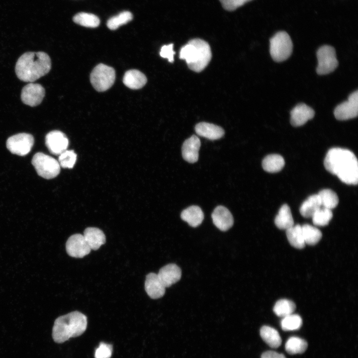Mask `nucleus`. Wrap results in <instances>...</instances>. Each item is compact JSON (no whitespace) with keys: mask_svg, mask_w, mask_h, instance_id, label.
<instances>
[{"mask_svg":"<svg viewBox=\"0 0 358 358\" xmlns=\"http://www.w3.org/2000/svg\"><path fill=\"white\" fill-rule=\"evenodd\" d=\"M87 318L76 311L58 317L52 329V338L55 342L63 343L69 339L81 336L87 327Z\"/></svg>","mask_w":358,"mask_h":358,"instance_id":"3","label":"nucleus"},{"mask_svg":"<svg viewBox=\"0 0 358 358\" xmlns=\"http://www.w3.org/2000/svg\"><path fill=\"white\" fill-rule=\"evenodd\" d=\"M316 56L318 60L316 72L319 75L332 73L339 65L335 50L331 46L326 45L320 47L317 51Z\"/></svg>","mask_w":358,"mask_h":358,"instance_id":"8","label":"nucleus"},{"mask_svg":"<svg viewBox=\"0 0 358 358\" xmlns=\"http://www.w3.org/2000/svg\"><path fill=\"white\" fill-rule=\"evenodd\" d=\"M66 249L71 257L82 258L91 250L83 235L76 234L70 236L66 244Z\"/></svg>","mask_w":358,"mask_h":358,"instance_id":"11","label":"nucleus"},{"mask_svg":"<svg viewBox=\"0 0 358 358\" xmlns=\"http://www.w3.org/2000/svg\"><path fill=\"white\" fill-rule=\"evenodd\" d=\"M333 217L331 209L321 207L312 216V222L315 225L324 226L328 225Z\"/></svg>","mask_w":358,"mask_h":358,"instance_id":"34","label":"nucleus"},{"mask_svg":"<svg viewBox=\"0 0 358 358\" xmlns=\"http://www.w3.org/2000/svg\"><path fill=\"white\" fill-rule=\"evenodd\" d=\"M112 353L111 345L100 343L99 347L95 350V358H110Z\"/></svg>","mask_w":358,"mask_h":358,"instance_id":"37","label":"nucleus"},{"mask_svg":"<svg viewBox=\"0 0 358 358\" xmlns=\"http://www.w3.org/2000/svg\"><path fill=\"white\" fill-rule=\"evenodd\" d=\"M261 358H286L284 355L274 351H267L262 354Z\"/></svg>","mask_w":358,"mask_h":358,"instance_id":"40","label":"nucleus"},{"mask_svg":"<svg viewBox=\"0 0 358 358\" xmlns=\"http://www.w3.org/2000/svg\"><path fill=\"white\" fill-rule=\"evenodd\" d=\"M260 334L262 339L271 348H277L281 345V337L275 329L264 326L261 328Z\"/></svg>","mask_w":358,"mask_h":358,"instance_id":"25","label":"nucleus"},{"mask_svg":"<svg viewBox=\"0 0 358 358\" xmlns=\"http://www.w3.org/2000/svg\"><path fill=\"white\" fill-rule=\"evenodd\" d=\"M165 288L157 274L151 272L146 275L145 289L150 298L158 299L162 297L165 293Z\"/></svg>","mask_w":358,"mask_h":358,"instance_id":"18","label":"nucleus"},{"mask_svg":"<svg viewBox=\"0 0 358 358\" xmlns=\"http://www.w3.org/2000/svg\"><path fill=\"white\" fill-rule=\"evenodd\" d=\"M45 93V89L41 85L31 83L23 88L21 99L24 104L32 107L36 106L41 103Z\"/></svg>","mask_w":358,"mask_h":358,"instance_id":"12","label":"nucleus"},{"mask_svg":"<svg viewBox=\"0 0 358 358\" xmlns=\"http://www.w3.org/2000/svg\"><path fill=\"white\" fill-rule=\"evenodd\" d=\"M296 308L295 303L289 300L282 299L278 300L273 307V312L278 316L284 317L293 314Z\"/></svg>","mask_w":358,"mask_h":358,"instance_id":"32","label":"nucleus"},{"mask_svg":"<svg viewBox=\"0 0 358 358\" xmlns=\"http://www.w3.org/2000/svg\"><path fill=\"white\" fill-rule=\"evenodd\" d=\"M180 217L190 226L196 227L203 221L204 214L199 206L192 205L184 209L181 213Z\"/></svg>","mask_w":358,"mask_h":358,"instance_id":"22","label":"nucleus"},{"mask_svg":"<svg viewBox=\"0 0 358 358\" xmlns=\"http://www.w3.org/2000/svg\"><path fill=\"white\" fill-rule=\"evenodd\" d=\"M211 217L214 224L221 231L229 230L234 223L232 214L223 206H217L212 212Z\"/></svg>","mask_w":358,"mask_h":358,"instance_id":"15","label":"nucleus"},{"mask_svg":"<svg viewBox=\"0 0 358 358\" xmlns=\"http://www.w3.org/2000/svg\"><path fill=\"white\" fill-rule=\"evenodd\" d=\"M302 320L297 314H291L283 317L280 325L284 331H293L299 329L302 326Z\"/></svg>","mask_w":358,"mask_h":358,"instance_id":"35","label":"nucleus"},{"mask_svg":"<svg viewBox=\"0 0 358 358\" xmlns=\"http://www.w3.org/2000/svg\"><path fill=\"white\" fill-rule=\"evenodd\" d=\"M315 115L314 110L305 103L296 105L290 111V123L294 127L300 126L312 119Z\"/></svg>","mask_w":358,"mask_h":358,"instance_id":"14","label":"nucleus"},{"mask_svg":"<svg viewBox=\"0 0 358 358\" xmlns=\"http://www.w3.org/2000/svg\"><path fill=\"white\" fill-rule=\"evenodd\" d=\"M132 18V13L128 11H123L110 17L107 22V26L111 30H115L121 25L131 21Z\"/></svg>","mask_w":358,"mask_h":358,"instance_id":"33","label":"nucleus"},{"mask_svg":"<svg viewBox=\"0 0 358 358\" xmlns=\"http://www.w3.org/2000/svg\"><path fill=\"white\" fill-rule=\"evenodd\" d=\"M223 8L228 11H233L252 0H219Z\"/></svg>","mask_w":358,"mask_h":358,"instance_id":"38","label":"nucleus"},{"mask_svg":"<svg viewBox=\"0 0 358 358\" xmlns=\"http://www.w3.org/2000/svg\"><path fill=\"white\" fill-rule=\"evenodd\" d=\"M83 236L91 250H97L105 243L104 233L96 227L87 228Z\"/></svg>","mask_w":358,"mask_h":358,"instance_id":"20","label":"nucleus"},{"mask_svg":"<svg viewBox=\"0 0 358 358\" xmlns=\"http://www.w3.org/2000/svg\"><path fill=\"white\" fill-rule=\"evenodd\" d=\"M321 207V203L318 194H313L303 202L299 211L303 217L310 218Z\"/></svg>","mask_w":358,"mask_h":358,"instance_id":"26","label":"nucleus"},{"mask_svg":"<svg viewBox=\"0 0 358 358\" xmlns=\"http://www.w3.org/2000/svg\"><path fill=\"white\" fill-rule=\"evenodd\" d=\"M34 142V138L32 135L20 133L7 139L6 147L11 153L22 156L30 152Z\"/></svg>","mask_w":358,"mask_h":358,"instance_id":"9","label":"nucleus"},{"mask_svg":"<svg viewBox=\"0 0 358 358\" xmlns=\"http://www.w3.org/2000/svg\"><path fill=\"white\" fill-rule=\"evenodd\" d=\"M51 68V59L47 53L29 52L18 58L15 71L21 81L33 82L48 73Z\"/></svg>","mask_w":358,"mask_h":358,"instance_id":"2","label":"nucleus"},{"mask_svg":"<svg viewBox=\"0 0 358 358\" xmlns=\"http://www.w3.org/2000/svg\"><path fill=\"white\" fill-rule=\"evenodd\" d=\"M287 239L290 244L293 247L301 249L305 247L302 227L297 224L286 230Z\"/></svg>","mask_w":358,"mask_h":358,"instance_id":"27","label":"nucleus"},{"mask_svg":"<svg viewBox=\"0 0 358 358\" xmlns=\"http://www.w3.org/2000/svg\"><path fill=\"white\" fill-rule=\"evenodd\" d=\"M201 145L199 138L193 135L183 142L182 146V156L184 160L190 163L197 161Z\"/></svg>","mask_w":358,"mask_h":358,"instance_id":"17","label":"nucleus"},{"mask_svg":"<svg viewBox=\"0 0 358 358\" xmlns=\"http://www.w3.org/2000/svg\"><path fill=\"white\" fill-rule=\"evenodd\" d=\"M322 207L332 209L335 208L339 203L337 194L330 189H324L317 194Z\"/></svg>","mask_w":358,"mask_h":358,"instance_id":"29","label":"nucleus"},{"mask_svg":"<svg viewBox=\"0 0 358 358\" xmlns=\"http://www.w3.org/2000/svg\"><path fill=\"white\" fill-rule=\"evenodd\" d=\"M45 144L51 154L59 155L67 150L69 140L64 133L60 131L54 130L46 135Z\"/></svg>","mask_w":358,"mask_h":358,"instance_id":"13","label":"nucleus"},{"mask_svg":"<svg viewBox=\"0 0 358 358\" xmlns=\"http://www.w3.org/2000/svg\"><path fill=\"white\" fill-rule=\"evenodd\" d=\"M115 72L111 67L99 64L94 68L90 76V83L98 91H104L109 89L114 84Z\"/></svg>","mask_w":358,"mask_h":358,"instance_id":"7","label":"nucleus"},{"mask_svg":"<svg viewBox=\"0 0 358 358\" xmlns=\"http://www.w3.org/2000/svg\"><path fill=\"white\" fill-rule=\"evenodd\" d=\"M334 114L339 120H347L357 117L358 114V91L353 92L348 100L335 108Z\"/></svg>","mask_w":358,"mask_h":358,"instance_id":"10","label":"nucleus"},{"mask_svg":"<svg viewBox=\"0 0 358 358\" xmlns=\"http://www.w3.org/2000/svg\"><path fill=\"white\" fill-rule=\"evenodd\" d=\"M123 82L128 88L137 90L145 86L147 83V78L144 74L137 70H130L125 73Z\"/></svg>","mask_w":358,"mask_h":358,"instance_id":"21","label":"nucleus"},{"mask_svg":"<svg viewBox=\"0 0 358 358\" xmlns=\"http://www.w3.org/2000/svg\"><path fill=\"white\" fill-rule=\"evenodd\" d=\"M292 40L285 31H279L270 39L269 52L272 59L276 62L287 60L292 52Z\"/></svg>","mask_w":358,"mask_h":358,"instance_id":"5","label":"nucleus"},{"mask_svg":"<svg viewBox=\"0 0 358 358\" xmlns=\"http://www.w3.org/2000/svg\"><path fill=\"white\" fill-rule=\"evenodd\" d=\"M285 162L283 158L278 154H271L265 157L262 161L263 169L268 173L279 172L283 168Z\"/></svg>","mask_w":358,"mask_h":358,"instance_id":"24","label":"nucleus"},{"mask_svg":"<svg viewBox=\"0 0 358 358\" xmlns=\"http://www.w3.org/2000/svg\"><path fill=\"white\" fill-rule=\"evenodd\" d=\"M326 170L336 175L343 182L356 185L358 182V163L351 151L334 148L327 152L324 161Z\"/></svg>","mask_w":358,"mask_h":358,"instance_id":"1","label":"nucleus"},{"mask_svg":"<svg viewBox=\"0 0 358 358\" xmlns=\"http://www.w3.org/2000/svg\"><path fill=\"white\" fill-rule=\"evenodd\" d=\"M73 20L78 24L87 27L95 28L98 26L100 23V20L96 15L86 12L76 14Z\"/></svg>","mask_w":358,"mask_h":358,"instance_id":"31","label":"nucleus"},{"mask_svg":"<svg viewBox=\"0 0 358 358\" xmlns=\"http://www.w3.org/2000/svg\"><path fill=\"white\" fill-rule=\"evenodd\" d=\"M31 162L38 175L44 179L54 178L60 173L61 167L58 161L42 152L36 153Z\"/></svg>","mask_w":358,"mask_h":358,"instance_id":"6","label":"nucleus"},{"mask_svg":"<svg viewBox=\"0 0 358 358\" xmlns=\"http://www.w3.org/2000/svg\"><path fill=\"white\" fill-rule=\"evenodd\" d=\"M276 227L279 229L287 230L294 225V221L289 206L284 204L280 208L274 219Z\"/></svg>","mask_w":358,"mask_h":358,"instance_id":"23","label":"nucleus"},{"mask_svg":"<svg viewBox=\"0 0 358 358\" xmlns=\"http://www.w3.org/2000/svg\"><path fill=\"white\" fill-rule=\"evenodd\" d=\"M301 227L305 244L314 245L321 240L322 234L317 228L309 224H304Z\"/></svg>","mask_w":358,"mask_h":358,"instance_id":"30","label":"nucleus"},{"mask_svg":"<svg viewBox=\"0 0 358 358\" xmlns=\"http://www.w3.org/2000/svg\"><path fill=\"white\" fill-rule=\"evenodd\" d=\"M209 45L199 38L190 40L180 50L179 58L185 60L189 69L196 72L202 71L211 59Z\"/></svg>","mask_w":358,"mask_h":358,"instance_id":"4","label":"nucleus"},{"mask_svg":"<svg viewBox=\"0 0 358 358\" xmlns=\"http://www.w3.org/2000/svg\"><path fill=\"white\" fill-rule=\"evenodd\" d=\"M157 274L165 287H169L180 279L181 270L177 265L169 264L162 267Z\"/></svg>","mask_w":358,"mask_h":358,"instance_id":"16","label":"nucleus"},{"mask_svg":"<svg viewBox=\"0 0 358 358\" xmlns=\"http://www.w3.org/2000/svg\"><path fill=\"white\" fill-rule=\"evenodd\" d=\"M195 130L199 136L211 140L219 139L224 135V131L221 127L205 122L197 124Z\"/></svg>","mask_w":358,"mask_h":358,"instance_id":"19","label":"nucleus"},{"mask_svg":"<svg viewBox=\"0 0 358 358\" xmlns=\"http://www.w3.org/2000/svg\"><path fill=\"white\" fill-rule=\"evenodd\" d=\"M175 52L173 50V44L164 45L161 49L160 55L164 58H167L168 61L172 63L174 62V55Z\"/></svg>","mask_w":358,"mask_h":358,"instance_id":"39","label":"nucleus"},{"mask_svg":"<svg viewBox=\"0 0 358 358\" xmlns=\"http://www.w3.org/2000/svg\"><path fill=\"white\" fill-rule=\"evenodd\" d=\"M77 160V154L73 150H66L59 155L58 162L63 168L71 169Z\"/></svg>","mask_w":358,"mask_h":358,"instance_id":"36","label":"nucleus"},{"mask_svg":"<svg viewBox=\"0 0 358 358\" xmlns=\"http://www.w3.org/2000/svg\"><path fill=\"white\" fill-rule=\"evenodd\" d=\"M307 346V342L305 340L297 337H291L286 341L285 349L289 354L295 355L303 353Z\"/></svg>","mask_w":358,"mask_h":358,"instance_id":"28","label":"nucleus"}]
</instances>
